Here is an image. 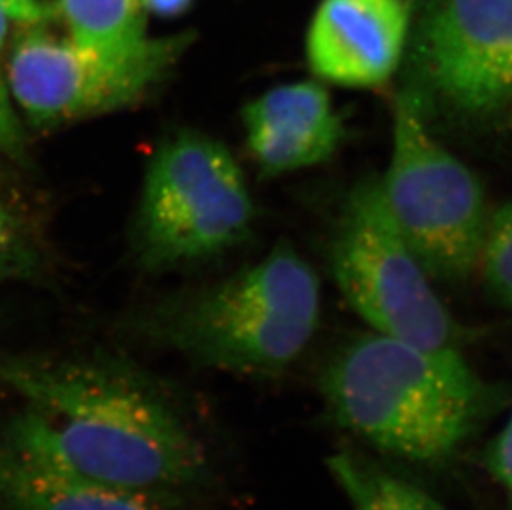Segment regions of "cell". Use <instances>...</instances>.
Instances as JSON below:
<instances>
[{
    "label": "cell",
    "instance_id": "6da1fadb",
    "mask_svg": "<svg viewBox=\"0 0 512 510\" xmlns=\"http://www.w3.org/2000/svg\"><path fill=\"white\" fill-rule=\"evenodd\" d=\"M0 383L45 438L98 481L170 506L208 479L203 444L168 396L110 360H7Z\"/></svg>",
    "mask_w": 512,
    "mask_h": 510
},
{
    "label": "cell",
    "instance_id": "7a4b0ae2",
    "mask_svg": "<svg viewBox=\"0 0 512 510\" xmlns=\"http://www.w3.org/2000/svg\"><path fill=\"white\" fill-rule=\"evenodd\" d=\"M320 391L340 428L428 466L453 458L494 403L461 352H431L375 332L335 353Z\"/></svg>",
    "mask_w": 512,
    "mask_h": 510
},
{
    "label": "cell",
    "instance_id": "3957f363",
    "mask_svg": "<svg viewBox=\"0 0 512 510\" xmlns=\"http://www.w3.org/2000/svg\"><path fill=\"white\" fill-rule=\"evenodd\" d=\"M322 292L289 244L158 320L155 333L218 370L272 375L304 353L320 323Z\"/></svg>",
    "mask_w": 512,
    "mask_h": 510
},
{
    "label": "cell",
    "instance_id": "277c9868",
    "mask_svg": "<svg viewBox=\"0 0 512 510\" xmlns=\"http://www.w3.org/2000/svg\"><path fill=\"white\" fill-rule=\"evenodd\" d=\"M380 188L398 231L431 279L458 284L479 269L491 217L483 186L436 140L406 90L393 103L392 158Z\"/></svg>",
    "mask_w": 512,
    "mask_h": 510
},
{
    "label": "cell",
    "instance_id": "5b68a950",
    "mask_svg": "<svg viewBox=\"0 0 512 510\" xmlns=\"http://www.w3.org/2000/svg\"><path fill=\"white\" fill-rule=\"evenodd\" d=\"M403 65L426 120L512 115V0H411Z\"/></svg>",
    "mask_w": 512,
    "mask_h": 510
},
{
    "label": "cell",
    "instance_id": "8992f818",
    "mask_svg": "<svg viewBox=\"0 0 512 510\" xmlns=\"http://www.w3.org/2000/svg\"><path fill=\"white\" fill-rule=\"evenodd\" d=\"M329 262L340 294L373 332L431 352H461V328L398 231L380 179L348 194Z\"/></svg>",
    "mask_w": 512,
    "mask_h": 510
},
{
    "label": "cell",
    "instance_id": "52a82bcc",
    "mask_svg": "<svg viewBox=\"0 0 512 510\" xmlns=\"http://www.w3.org/2000/svg\"><path fill=\"white\" fill-rule=\"evenodd\" d=\"M256 217L241 166L209 135L183 131L146 171L138 241L153 269L208 259L236 246Z\"/></svg>",
    "mask_w": 512,
    "mask_h": 510
},
{
    "label": "cell",
    "instance_id": "ba28073f",
    "mask_svg": "<svg viewBox=\"0 0 512 510\" xmlns=\"http://www.w3.org/2000/svg\"><path fill=\"white\" fill-rule=\"evenodd\" d=\"M183 42L160 40L143 57L112 60L72 39L30 30L20 35L7 58L10 93L37 126L102 115L150 92L178 60Z\"/></svg>",
    "mask_w": 512,
    "mask_h": 510
},
{
    "label": "cell",
    "instance_id": "9c48e42d",
    "mask_svg": "<svg viewBox=\"0 0 512 510\" xmlns=\"http://www.w3.org/2000/svg\"><path fill=\"white\" fill-rule=\"evenodd\" d=\"M408 29L405 0H322L305 42L310 72L339 87H383L403 65Z\"/></svg>",
    "mask_w": 512,
    "mask_h": 510
},
{
    "label": "cell",
    "instance_id": "30bf717a",
    "mask_svg": "<svg viewBox=\"0 0 512 510\" xmlns=\"http://www.w3.org/2000/svg\"><path fill=\"white\" fill-rule=\"evenodd\" d=\"M166 502L73 466L27 411L0 429V510H165Z\"/></svg>",
    "mask_w": 512,
    "mask_h": 510
},
{
    "label": "cell",
    "instance_id": "8fae6325",
    "mask_svg": "<svg viewBox=\"0 0 512 510\" xmlns=\"http://www.w3.org/2000/svg\"><path fill=\"white\" fill-rule=\"evenodd\" d=\"M247 150L264 176L325 163L339 150L343 121L320 80L279 85L242 110Z\"/></svg>",
    "mask_w": 512,
    "mask_h": 510
},
{
    "label": "cell",
    "instance_id": "7c38bea8",
    "mask_svg": "<svg viewBox=\"0 0 512 510\" xmlns=\"http://www.w3.org/2000/svg\"><path fill=\"white\" fill-rule=\"evenodd\" d=\"M60 9L70 39L102 57H143L160 42L146 35L143 0H60Z\"/></svg>",
    "mask_w": 512,
    "mask_h": 510
},
{
    "label": "cell",
    "instance_id": "4fadbf2b",
    "mask_svg": "<svg viewBox=\"0 0 512 510\" xmlns=\"http://www.w3.org/2000/svg\"><path fill=\"white\" fill-rule=\"evenodd\" d=\"M329 471L352 510H446L428 492L360 454L330 456Z\"/></svg>",
    "mask_w": 512,
    "mask_h": 510
},
{
    "label": "cell",
    "instance_id": "5bb4252c",
    "mask_svg": "<svg viewBox=\"0 0 512 510\" xmlns=\"http://www.w3.org/2000/svg\"><path fill=\"white\" fill-rule=\"evenodd\" d=\"M479 269L491 294L512 312V201L489 217Z\"/></svg>",
    "mask_w": 512,
    "mask_h": 510
},
{
    "label": "cell",
    "instance_id": "9a60e30c",
    "mask_svg": "<svg viewBox=\"0 0 512 510\" xmlns=\"http://www.w3.org/2000/svg\"><path fill=\"white\" fill-rule=\"evenodd\" d=\"M12 22H19L12 5L7 0H0V151L20 159L25 153L24 128L10 93L5 60V44Z\"/></svg>",
    "mask_w": 512,
    "mask_h": 510
},
{
    "label": "cell",
    "instance_id": "2e32d148",
    "mask_svg": "<svg viewBox=\"0 0 512 510\" xmlns=\"http://www.w3.org/2000/svg\"><path fill=\"white\" fill-rule=\"evenodd\" d=\"M25 244L14 216L0 204V277L24 267Z\"/></svg>",
    "mask_w": 512,
    "mask_h": 510
},
{
    "label": "cell",
    "instance_id": "e0dca14e",
    "mask_svg": "<svg viewBox=\"0 0 512 510\" xmlns=\"http://www.w3.org/2000/svg\"><path fill=\"white\" fill-rule=\"evenodd\" d=\"M489 467L499 481L504 482L512 491V418L493 444L489 454Z\"/></svg>",
    "mask_w": 512,
    "mask_h": 510
},
{
    "label": "cell",
    "instance_id": "ac0fdd59",
    "mask_svg": "<svg viewBox=\"0 0 512 510\" xmlns=\"http://www.w3.org/2000/svg\"><path fill=\"white\" fill-rule=\"evenodd\" d=\"M193 0H143V7L146 12L158 15V17H178L183 15L191 7Z\"/></svg>",
    "mask_w": 512,
    "mask_h": 510
},
{
    "label": "cell",
    "instance_id": "d6986e66",
    "mask_svg": "<svg viewBox=\"0 0 512 510\" xmlns=\"http://www.w3.org/2000/svg\"><path fill=\"white\" fill-rule=\"evenodd\" d=\"M7 2L12 5L19 22L24 24H37L47 14V9L40 0H7Z\"/></svg>",
    "mask_w": 512,
    "mask_h": 510
},
{
    "label": "cell",
    "instance_id": "ffe728a7",
    "mask_svg": "<svg viewBox=\"0 0 512 510\" xmlns=\"http://www.w3.org/2000/svg\"><path fill=\"white\" fill-rule=\"evenodd\" d=\"M508 125H509V126H512V115H511V116H509Z\"/></svg>",
    "mask_w": 512,
    "mask_h": 510
}]
</instances>
